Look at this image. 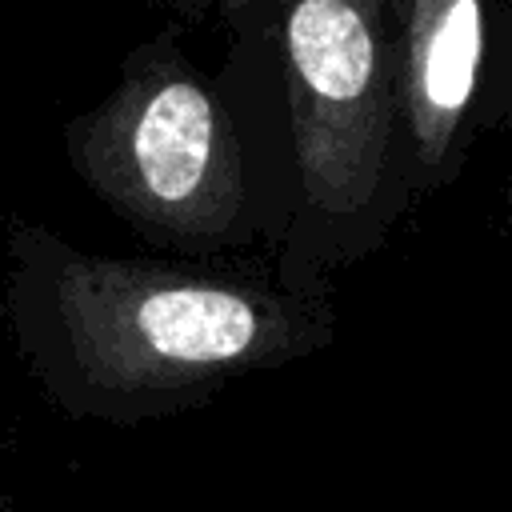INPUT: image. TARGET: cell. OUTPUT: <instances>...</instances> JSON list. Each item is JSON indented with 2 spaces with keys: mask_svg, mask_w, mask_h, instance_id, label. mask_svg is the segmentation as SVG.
I'll return each mask as SVG.
<instances>
[{
  "mask_svg": "<svg viewBox=\"0 0 512 512\" xmlns=\"http://www.w3.org/2000/svg\"><path fill=\"white\" fill-rule=\"evenodd\" d=\"M4 328L28 380L72 420L144 424L336 340L332 296L212 260L88 252L56 228H4Z\"/></svg>",
  "mask_w": 512,
  "mask_h": 512,
  "instance_id": "cell-1",
  "label": "cell"
},
{
  "mask_svg": "<svg viewBox=\"0 0 512 512\" xmlns=\"http://www.w3.org/2000/svg\"><path fill=\"white\" fill-rule=\"evenodd\" d=\"M228 72L208 76L176 28L140 40L100 104L64 124L76 180L140 240L188 260L268 244L292 228L296 184L288 136L252 128L244 84L268 56L272 0L232 20ZM268 128V124H264Z\"/></svg>",
  "mask_w": 512,
  "mask_h": 512,
  "instance_id": "cell-2",
  "label": "cell"
},
{
  "mask_svg": "<svg viewBox=\"0 0 512 512\" xmlns=\"http://www.w3.org/2000/svg\"><path fill=\"white\" fill-rule=\"evenodd\" d=\"M392 16L400 188L416 208L512 124V0H392Z\"/></svg>",
  "mask_w": 512,
  "mask_h": 512,
  "instance_id": "cell-4",
  "label": "cell"
},
{
  "mask_svg": "<svg viewBox=\"0 0 512 512\" xmlns=\"http://www.w3.org/2000/svg\"><path fill=\"white\" fill-rule=\"evenodd\" d=\"M296 212L272 276L328 296L408 212L396 144L392 0H272Z\"/></svg>",
  "mask_w": 512,
  "mask_h": 512,
  "instance_id": "cell-3",
  "label": "cell"
},
{
  "mask_svg": "<svg viewBox=\"0 0 512 512\" xmlns=\"http://www.w3.org/2000/svg\"><path fill=\"white\" fill-rule=\"evenodd\" d=\"M504 220H508V228H512V172H508V180H504Z\"/></svg>",
  "mask_w": 512,
  "mask_h": 512,
  "instance_id": "cell-7",
  "label": "cell"
},
{
  "mask_svg": "<svg viewBox=\"0 0 512 512\" xmlns=\"http://www.w3.org/2000/svg\"><path fill=\"white\" fill-rule=\"evenodd\" d=\"M152 8H168L172 16H184V20H204V16H224L228 24L248 16L256 4L264 0H144Z\"/></svg>",
  "mask_w": 512,
  "mask_h": 512,
  "instance_id": "cell-5",
  "label": "cell"
},
{
  "mask_svg": "<svg viewBox=\"0 0 512 512\" xmlns=\"http://www.w3.org/2000/svg\"><path fill=\"white\" fill-rule=\"evenodd\" d=\"M0 512H16V508H12V492H8V480H4V448H0Z\"/></svg>",
  "mask_w": 512,
  "mask_h": 512,
  "instance_id": "cell-6",
  "label": "cell"
}]
</instances>
